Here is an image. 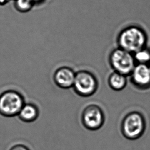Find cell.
I'll list each match as a JSON object with an SVG mask.
<instances>
[{
	"mask_svg": "<svg viewBox=\"0 0 150 150\" xmlns=\"http://www.w3.org/2000/svg\"><path fill=\"white\" fill-rule=\"evenodd\" d=\"M148 37L140 27L132 25L122 29L118 35V44L119 48L134 54L146 47Z\"/></svg>",
	"mask_w": 150,
	"mask_h": 150,
	"instance_id": "1",
	"label": "cell"
},
{
	"mask_svg": "<svg viewBox=\"0 0 150 150\" xmlns=\"http://www.w3.org/2000/svg\"><path fill=\"white\" fill-rule=\"evenodd\" d=\"M146 122L142 114L133 111L127 114L122 120L121 132L127 139L135 140L140 138L144 134Z\"/></svg>",
	"mask_w": 150,
	"mask_h": 150,
	"instance_id": "2",
	"label": "cell"
},
{
	"mask_svg": "<svg viewBox=\"0 0 150 150\" xmlns=\"http://www.w3.org/2000/svg\"><path fill=\"white\" fill-rule=\"evenodd\" d=\"M25 103L24 98L17 90L8 89L0 94V115L5 117H14Z\"/></svg>",
	"mask_w": 150,
	"mask_h": 150,
	"instance_id": "3",
	"label": "cell"
},
{
	"mask_svg": "<svg viewBox=\"0 0 150 150\" xmlns=\"http://www.w3.org/2000/svg\"><path fill=\"white\" fill-rule=\"evenodd\" d=\"M109 62L114 71L126 76H130L137 64L133 54L120 48L112 51L109 57Z\"/></svg>",
	"mask_w": 150,
	"mask_h": 150,
	"instance_id": "4",
	"label": "cell"
},
{
	"mask_svg": "<svg viewBox=\"0 0 150 150\" xmlns=\"http://www.w3.org/2000/svg\"><path fill=\"white\" fill-rule=\"evenodd\" d=\"M98 87L95 76L87 70H80L76 73L74 83V91L77 95L87 98L95 94Z\"/></svg>",
	"mask_w": 150,
	"mask_h": 150,
	"instance_id": "5",
	"label": "cell"
},
{
	"mask_svg": "<svg viewBox=\"0 0 150 150\" xmlns=\"http://www.w3.org/2000/svg\"><path fill=\"white\" fill-rule=\"evenodd\" d=\"M105 116L99 106L91 104L84 109L81 114V122L84 128L90 131H97L104 125Z\"/></svg>",
	"mask_w": 150,
	"mask_h": 150,
	"instance_id": "6",
	"label": "cell"
},
{
	"mask_svg": "<svg viewBox=\"0 0 150 150\" xmlns=\"http://www.w3.org/2000/svg\"><path fill=\"white\" fill-rule=\"evenodd\" d=\"M76 72L67 66L59 67L55 71L53 79L55 84L61 89H69L73 87Z\"/></svg>",
	"mask_w": 150,
	"mask_h": 150,
	"instance_id": "7",
	"label": "cell"
},
{
	"mask_svg": "<svg viewBox=\"0 0 150 150\" xmlns=\"http://www.w3.org/2000/svg\"><path fill=\"white\" fill-rule=\"evenodd\" d=\"M132 83L141 90L150 88V69L148 65L136 64L130 75Z\"/></svg>",
	"mask_w": 150,
	"mask_h": 150,
	"instance_id": "8",
	"label": "cell"
},
{
	"mask_svg": "<svg viewBox=\"0 0 150 150\" xmlns=\"http://www.w3.org/2000/svg\"><path fill=\"white\" fill-rule=\"evenodd\" d=\"M40 115V111L37 105L31 103H25L17 116L21 122L31 124L36 122Z\"/></svg>",
	"mask_w": 150,
	"mask_h": 150,
	"instance_id": "9",
	"label": "cell"
},
{
	"mask_svg": "<svg viewBox=\"0 0 150 150\" xmlns=\"http://www.w3.org/2000/svg\"><path fill=\"white\" fill-rule=\"evenodd\" d=\"M126 77L125 75L114 71L108 79L109 85L115 91H121L127 85Z\"/></svg>",
	"mask_w": 150,
	"mask_h": 150,
	"instance_id": "10",
	"label": "cell"
},
{
	"mask_svg": "<svg viewBox=\"0 0 150 150\" xmlns=\"http://www.w3.org/2000/svg\"><path fill=\"white\" fill-rule=\"evenodd\" d=\"M15 9L20 13H26L31 11L35 4L31 0H13Z\"/></svg>",
	"mask_w": 150,
	"mask_h": 150,
	"instance_id": "11",
	"label": "cell"
},
{
	"mask_svg": "<svg viewBox=\"0 0 150 150\" xmlns=\"http://www.w3.org/2000/svg\"><path fill=\"white\" fill-rule=\"evenodd\" d=\"M137 64L148 65L150 62V49L146 47L133 54Z\"/></svg>",
	"mask_w": 150,
	"mask_h": 150,
	"instance_id": "12",
	"label": "cell"
},
{
	"mask_svg": "<svg viewBox=\"0 0 150 150\" xmlns=\"http://www.w3.org/2000/svg\"><path fill=\"white\" fill-rule=\"evenodd\" d=\"M9 150H31L25 144H18L12 146Z\"/></svg>",
	"mask_w": 150,
	"mask_h": 150,
	"instance_id": "13",
	"label": "cell"
},
{
	"mask_svg": "<svg viewBox=\"0 0 150 150\" xmlns=\"http://www.w3.org/2000/svg\"><path fill=\"white\" fill-rule=\"evenodd\" d=\"M31 1L35 4V5L42 4L45 1V0H31Z\"/></svg>",
	"mask_w": 150,
	"mask_h": 150,
	"instance_id": "14",
	"label": "cell"
},
{
	"mask_svg": "<svg viewBox=\"0 0 150 150\" xmlns=\"http://www.w3.org/2000/svg\"><path fill=\"white\" fill-rule=\"evenodd\" d=\"M10 0H0V5H4L5 4H7Z\"/></svg>",
	"mask_w": 150,
	"mask_h": 150,
	"instance_id": "15",
	"label": "cell"
},
{
	"mask_svg": "<svg viewBox=\"0 0 150 150\" xmlns=\"http://www.w3.org/2000/svg\"><path fill=\"white\" fill-rule=\"evenodd\" d=\"M149 67V68H150V62L149 63V64H148Z\"/></svg>",
	"mask_w": 150,
	"mask_h": 150,
	"instance_id": "16",
	"label": "cell"
},
{
	"mask_svg": "<svg viewBox=\"0 0 150 150\" xmlns=\"http://www.w3.org/2000/svg\"><path fill=\"white\" fill-rule=\"evenodd\" d=\"M23 50H24V48H23ZM24 54L25 56H26V54H25V53H24Z\"/></svg>",
	"mask_w": 150,
	"mask_h": 150,
	"instance_id": "17",
	"label": "cell"
}]
</instances>
